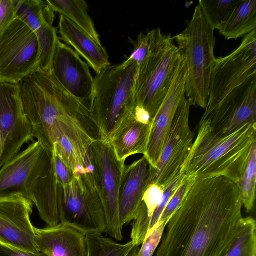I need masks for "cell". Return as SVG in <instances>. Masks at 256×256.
Here are the masks:
<instances>
[{"mask_svg": "<svg viewBox=\"0 0 256 256\" xmlns=\"http://www.w3.org/2000/svg\"><path fill=\"white\" fill-rule=\"evenodd\" d=\"M46 3L54 12L70 20L95 41L101 44L94 22L88 14V6L83 0H46Z\"/></svg>", "mask_w": 256, "mask_h": 256, "instance_id": "obj_24", "label": "cell"}, {"mask_svg": "<svg viewBox=\"0 0 256 256\" xmlns=\"http://www.w3.org/2000/svg\"><path fill=\"white\" fill-rule=\"evenodd\" d=\"M58 29L61 40L82 57L96 74L110 66L108 54L102 44L70 20L60 16Z\"/></svg>", "mask_w": 256, "mask_h": 256, "instance_id": "obj_20", "label": "cell"}, {"mask_svg": "<svg viewBox=\"0 0 256 256\" xmlns=\"http://www.w3.org/2000/svg\"><path fill=\"white\" fill-rule=\"evenodd\" d=\"M173 38L186 64V98L190 106L205 109L216 58V38L198 5L185 30Z\"/></svg>", "mask_w": 256, "mask_h": 256, "instance_id": "obj_4", "label": "cell"}, {"mask_svg": "<svg viewBox=\"0 0 256 256\" xmlns=\"http://www.w3.org/2000/svg\"><path fill=\"white\" fill-rule=\"evenodd\" d=\"M180 56L171 34L161 31L150 56L137 64L134 88L136 104L146 110L152 120L169 90Z\"/></svg>", "mask_w": 256, "mask_h": 256, "instance_id": "obj_6", "label": "cell"}, {"mask_svg": "<svg viewBox=\"0 0 256 256\" xmlns=\"http://www.w3.org/2000/svg\"><path fill=\"white\" fill-rule=\"evenodd\" d=\"M136 68L134 62L110 65L94 78L89 108L102 140H108L122 119L134 111Z\"/></svg>", "mask_w": 256, "mask_h": 256, "instance_id": "obj_5", "label": "cell"}, {"mask_svg": "<svg viewBox=\"0 0 256 256\" xmlns=\"http://www.w3.org/2000/svg\"><path fill=\"white\" fill-rule=\"evenodd\" d=\"M149 164L143 156L131 164L125 165L118 193V212L122 226L133 221L148 186Z\"/></svg>", "mask_w": 256, "mask_h": 256, "instance_id": "obj_19", "label": "cell"}, {"mask_svg": "<svg viewBox=\"0 0 256 256\" xmlns=\"http://www.w3.org/2000/svg\"><path fill=\"white\" fill-rule=\"evenodd\" d=\"M256 144L253 146L244 172L236 184L240 193L242 206L248 212L253 210L256 199Z\"/></svg>", "mask_w": 256, "mask_h": 256, "instance_id": "obj_30", "label": "cell"}, {"mask_svg": "<svg viewBox=\"0 0 256 256\" xmlns=\"http://www.w3.org/2000/svg\"><path fill=\"white\" fill-rule=\"evenodd\" d=\"M256 0H240L228 21L218 29L226 40L244 38L256 30Z\"/></svg>", "mask_w": 256, "mask_h": 256, "instance_id": "obj_23", "label": "cell"}, {"mask_svg": "<svg viewBox=\"0 0 256 256\" xmlns=\"http://www.w3.org/2000/svg\"><path fill=\"white\" fill-rule=\"evenodd\" d=\"M140 248L138 246L134 245L126 256H137Z\"/></svg>", "mask_w": 256, "mask_h": 256, "instance_id": "obj_37", "label": "cell"}, {"mask_svg": "<svg viewBox=\"0 0 256 256\" xmlns=\"http://www.w3.org/2000/svg\"><path fill=\"white\" fill-rule=\"evenodd\" d=\"M166 226L164 224L156 223L145 238L137 256H154Z\"/></svg>", "mask_w": 256, "mask_h": 256, "instance_id": "obj_33", "label": "cell"}, {"mask_svg": "<svg viewBox=\"0 0 256 256\" xmlns=\"http://www.w3.org/2000/svg\"><path fill=\"white\" fill-rule=\"evenodd\" d=\"M52 159L58 184L66 185L72 182L78 175L54 152Z\"/></svg>", "mask_w": 256, "mask_h": 256, "instance_id": "obj_34", "label": "cell"}, {"mask_svg": "<svg viewBox=\"0 0 256 256\" xmlns=\"http://www.w3.org/2000/svg\"><path fill=\"white\" fill-rule=\"evenodd\" d=\"M20 84L34 136L52 156L50 138L72 136L82 130L88 120L89 108L84 101L70 94L51 70H38Z\"/></svg>", "mask_w": 256, "mask_h": 256, "instance_id": "obj_2", "label": "cell"}, {"mask_svg": "<svg viewBox=\"0 0 256 256\" xmlns=\"http://www.w3.org/2000/svg\"><path fill=\"white\" fill-rule=\"evenodd\" d=\"M52 164L41 144L33 142L0 168V198L20 195L29 199L34 182L46 174Z\"/></svg>", "mask_w": 256, "mask_h": 256, "instance_id": "obj_13", "label": "cell"}, {"mask_svg": "<svg viewBox=\"0 0 256 256\" xmlns=\"http://www.w3.org/2000/svg\"><path fill=\"white\" fill-rule=\"evenodd\" d=\"M206 120L213 132L220 136L230 134L246 124L256 123V78Z\"/></svg>", "mask_w": 256, "mask_h": 256, "instance_id": "obj_17", "label": "cell"}, {"mask_svg": "<svg viewBox=\"0 0 256 256\" xmlns=\"http://www.w3.org/2000/svg\"><path fill=\"white\" fill-rule=\"evenodd\" d=\"M33 202L20 195L0 198V242L22 250L38 252L30 220Z\"/></svg>", "mask_w": 256, "mask_h": 256, "instance_id": "obj_15", "label": "cell"}, {"mask_svg": "<svg viewBox=\"0 0 256 256\" xmlns=\"http://www.w3.org/2000/svg\"><path fill=\"white\" fill-rule=\"evenodd\" d=\"M94 174L103 206L106 233L115 240L123 239L118 212V193L125 162L118 160L110 144L99 139L92 146Z\"/></svg>", "mask_w": 256, "mask_h": 256, "instance_id": "obj_10", "label": "cell"}, {"mask_svg": "<svg viewBox=\"0 0 256 256\" xmlns=\"http://www.w3.org/2000/svg\"><path fill=\"white\" fill-rule=\"evenodd\" d=\"M240 0H200L198 6L210 27L214 30L228 21Z\"/></svg>", "mask_w": 256, "mask_h": 256, "instance_id": "obj_26", "label": "cell"}, {"mask_svg": "<svg viewBox=\"0 0 256 256\" xmlns=\"http://www.w3.org/2000/svg\"><path fill=\"white\" fill-rule=\"evenodd\" d=\"M34 231L38 252L47 256H87L86 235L70 226L60 222Z\"/></svg>", "mask_w": 256, "mask_h": 256, "instance_id": "obj_18", "label": "cell"}, {"mask_svg": "<svg viewBox=\"0 0 256 256\" xmlns=\"http://www.w3.org/2000/svg\"><path fill=\"white\" fill-rule=\"evenodd\" d=\"M39 64L36 34L16 17L0 36V82L20 84Z\"/></svg>", "mask_w": 256, "mask_h": 256, "instance_id": "obj_9", "label": "cell"}, {"mask_svg": "<svg viewBox=\"0 0 256 256\" xmlns=\"http://www.w3.org/2000/svg\"><path fill=\"white\" fill-rule=\"evenodd\" d=\"M0 138L3 146L0 168L20 153L24 144L34 142L20 84L0 82Z\"/></svg>", "mask_w": 256, "mask_h": 256, "instance_id": "obj_12", "label": "cell"}, {"mask_svg": "<svg viewBox=\"0 0 256 256\" xmlns=\"http://www.w3.org/2000/svg\"><path fill=\"white\" fill-rule=\"evenodd\" d=\"M3 154V146L0 138V161Z\"/></svg>", "mask_w": 256, "mask_h": 256, "instance_id": "obj_38", "label": "cell"}, {"mask_svg": "<svg viewBox=\"0 0 256 256\" xmlns=\"http://www.w3.org/2000/svg\"><path fill=\"white\" fill-rule=\"evenodd\" d=\"M87 256H126L134 246L130 240L118 244L100 234L86 235Z\"/></svg>", "mask_w": 256, "mask_h": 256, "instance_id": "obj_27", "label": "cell"}, {"mask_svg": "<svg viewBox=\"0 0 256 256\" xmlns=\"http://www.w3.org/2000/svg\"><path fill=\"white\" fill-rule=\"evenodd\" d=\"M58 185L52 162L48 173L36 180L30 189L29 199L36 206L42 220L48 226L60 222L58 209Z\"/></svg>", "mask_w": 256, "mask_h": 256, "instance_id": "obj_22", "label": "cell"}, {"mask_svg": "<svg viewBox=\"0 0 256 256\" xmlns=\"http://www.w3.org/2000/svg\"><path fill=\"white\" fill-rule=\"evenodd\" d=\"M54 12L50 8L46 20L36 34L39 52V68L44 72L51 70L53 57L59 40L56 28L53 26Z\"/></svg>", "mask_w": 256, "mask_h": 256, "instance_id": "obj_25", "label": "cell"}, {"mask_svg": "<svg viewBox=\"0 0 256 256\" xmlns=\"http://www.w3.org/2000/svg\"><path fill=\"white\" fill-rule=\"evenodd\" d=\"M196 178L194 176H186L182 183L169 200L158 222V223L167 225L169 219L181 204Z\"/></svg>", "mask_w": 256, "mask_h": 256, "instance_id": "obj_32", "label": "cell"}, {"mask_svg": "<svg viewBox=\"0 0 256 256\" xmlns=\"http://www.w3.org/2000/svg\"><path fill=\"white\" fill-rule=\"evenodd\" d=\"M16 17L26 24L34 32L46 20L50 6L42 0H16Z\"/></svg>", "mask_w": 256, "mask_h": 256, "instance_id": "obj_29", "label": "cell"}, {"mask_svg": "<svg viewBox=\"0 0 256 256\" xmlns=\"http://www.w3.org/2000/svg\"><path fill=\"white\" fill-rule=\"evenodd\" d=\"M0 256H47L42 252L34 253L0 242Z\"/></svg>", "mask_w": 256, "mask_h": 256, "instance_id": "obj_36", "label": "cell"}, {"mask_svg": "<svg viewBox=\"0 0 256 256\" xmlns=\"http://www.w3.org/2000/svg\"><path fill=\"white\" fill-rule=\"evenodd\" d=\"M51 72L70 94L89 106L94 88V78L90 66L73 49L60 40L53 57Z\"/></svg>", "mask_w": 256, "mask_h": 256, "instance_id": "obj_16", "label": "cell"}, {"mask_svg": "<svg viewBox=\"0 0 256 256\" xmlns=\"http://www.w3.org/2000/svg\"><path fill=\"white\" fill-rule=\"evenodd\" d=\"M58 209L60 222L86 235L106 232L104 210L92 174L78 176L68 184H58Z\"/></svg>", "mask_w": 256, "mask_h": 256, "instance_id": "obj_8", "label": "cell"}, {"mask_svg": "<svg viewBox=\"0 0 256 256\" xmlns=\"http://www.w3.org/2000/svg\"><path fill=\"white\" fill-rule=\"evenodd\" d=\"M196 130V138L180 173L196 178L224 177L237 184L256 144V123L246 124L223 136L213 132L208 120H200Z\"/></svg>", "mask_w": 256, "mask_h": 256, "instance_id": "obj_3", "label": "cell"}, {"mask_svg": "<svg viewBox=\"0 0 256 256\" xmlns=\"http://www.w3.org/2000/svg\"><path fill=\"white\" fill-rule=\"evenodd\" d=\"M226 256H256V222L242 218L241 230Z\"/></svg>", "mask_w": 256, "mask_h": 256, "instance_id": "obj_28", "label": "cell"}, {"mask_svg": "<svg viewBox=\"0 0 256 256\" xmlns=\"http://www.w3.org/2000/svg\"><path fill=\"white\" fill-rule=\"evenodd\" d=\"M160 32V28H158L146 34L140 32L136 40L132 42L133 52L124 63L129 64L134 62L138 64L144 61L150 54Z\"/></svg>", "mask_w": 256, "mask_h": 256, "instance_id": "obj_31", "label": "cell"}, {"mask_svg": "<svg viewBox=\"0 0 256 256\" xmlns=\"http://www.w3.org/2000/svg\"><path fill=\"white\" fill-rule=\"evenodd\" d=\"M256 78V30L243 38L228 56L216 58L212 68L208 98L200 120L242 91Z\"/></svg>", "mask_w": 256, "mask_h": 256, "instance_id": "obj_7", "label": "cell"}, {"mask_svg": "<svg viewBox=\"0 0 256 256\" xmlns=\"http://www.w3.org/2000/svg\"><path fill=\"white\" fill-rule=\"evenodd\" d=\"M150 128L151 124L138 122L134 111L122 119L106 141L112 146L118 160L125 162L130 156L145 154Z\"/></svg>", "mask_w": 256, "mask_h": 256, "instance_id": "obj_21", "label": "cell"}, {"mask_svg": "<svg viewBox=\"0 0 256 256\" xmlns=\"http://www.w3.org/2000/svg\"><path fill=\"white\" fill-rule=\"evenodd\" d=\"M186 74L185 60L180 54L169 90L151 124L146 150L144 156L152 168H156L158 164L177 110L186 98Z\"/></svg>", "mask_w": 256, "mask_h": 256, "instance_id": "obj_14", "label": "cell"}, {"mask_svg": "<svg viewBox=\"0 0 256 256\" xmlns=\"http://www.w3.org/2000/svg\"><path fill=\"white\" fill-rule=\"evenodd\" d=\"M16 0H0V36L16 18Z\"/></svg>", "mask_w": 256, "mask_h": 256, "instance_id": "obj_35", "label": "cell"}, {"mask_svg": "<svg viewBox=\"0 0 256 256\" xmlns=\"http://www.w3.org/2000/svg\"><path fill=\"white\" fill-rule=\"evenodd\" d=\"M242 206L234 182L196 178L169 219L154 256H226L241 230Z\"/></svg>", "mask_w": 256, "mask_h": 256, "instance_id": "obj_1", "label": "cell"}, {"mask_svg": "<svg viewBox=\"0 0 256 256\" xmlns=\"http://www.w3.org/2000/svg\"><path fill=\"white\" fill-rule=\"evenodd\" d=\"M190 107L188 100L184 98L177 110L156 168L149 166L148 186L156 184L165 190L180 174L194 138V134L189 124Z\"/></svg>", "mask_w": 256, "mask_h": 256, "instance_id": "obj_11", "label": "cell"}]
</instances>
